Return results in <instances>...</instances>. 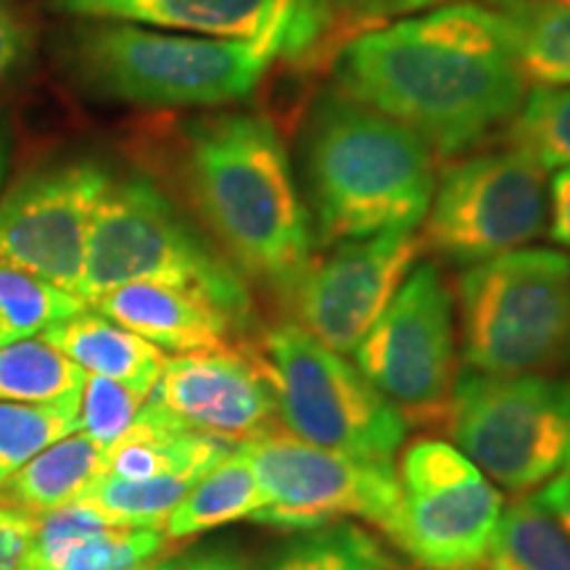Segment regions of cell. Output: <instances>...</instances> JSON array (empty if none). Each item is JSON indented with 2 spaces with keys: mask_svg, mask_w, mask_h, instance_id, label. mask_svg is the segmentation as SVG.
<instances>
[{
  "mask_svg": "<svg viewBox=\"0 0 570 570\" xmlns=\"http://www.w3.org/2000/svg\"><path fill=\"white\" fill-rule=\"evenodd\" d=\"M356 367L407 425H446L452 410L454 296L439 265L412 267L377 323L354 348Z\"/></svg>",
  "mask_w": 570,
  "mask_h": 570,
  "instance_id": "cell-11",
  "label": "cell"
},
{
  "mask_svg": "<svg viewBox=\"0 0 570 570\" xmlns=\"http://www.w3.org/2000/svg\"><path fill=\"white\" fill-rule=\"evenodd\" d=\"M298 180L315 244L415 230L436 188L431 146L381 111L325 85L298 130Z\"/></svg>",
  "mask_w": 570,
  "mask_h": 570,
  "instance_id": "cell-3",
  "label": "cell"
},
{
  "mask_svg": "<svg viewBox=\"0 0 570 570\" xmlns=\"http://www.w3.org/2000/svg\"><path fill=\"white\" fill-rule=\"evenodd\" d=\"M550 202H552L550 238L558 246L570 248V167L558 169V175L552 177Z\"/></svg>",
  "mask_w": 570,
  "mask_h": 570,
  "instance_id": "cell-34",
  "label": "cell"
},
{
  "mask_svg": "<svg viewBox=\"0 0 570 570\" xmlns=\"http://www.w3.org/2000/svg\"><path fill=\"white\" fill-rule=\"evenodd\" d=\"M331 71L336 88L420 135L441 159L487 142L525 98V80L475 3L360 35Z\"/></svg>",
  "mask_w": 570,
  "mask_h": 570,
  "instance_id": "cell-1",
  "label": "cell"
},
{
  "mask_svg": "<svg viewBox=\"0 0 570 570\" xmlns=\"http://www.w3.org/2000/svg\"><path fill=\"white\" fill-rule=\"evenodd\" d=\"M38 518L0 504V570H19L30 552Z\"/></svg>",
  "mask_w": 570,
  "mask_h": 570,
  "instance_id": "cell-33",
  "label": "cell"
},
{
  "mask_svg": "<svg viewBox=\"0 0 570 570\" xmlns=\"http://www.w3.org/2000/svg\"><path fill=\"white\" fill-rule=\"evenodd\" d=\"M259 483L265 508L252 520L285 531H315L341 518H360L394 533L402 487L394 462L356 460L306 444L281 425H267L238 444Z\"/></svg>",
  "mask_w": 570,
  "mask_h": 570,
  "instance_id": "cell-9",
  "label": "cell"
},
{
  "mask_svg": "<svg viewBox=\"0 0 570 570\" xmlns=\"http://www.w3.org/2000/svg\"><path fill=\"white\" fill-rule=\"evenodd\" d=\"M537 499L570 539V465L560 470L552 481H547V487L539 491Z\"/></svg>",
  "mask_w": 570,
  "mask_h": 570,
  "instance_id": "cell-35",
  "label": "cell"
},
{
  "mask_svg": "<svg viewBox=\"0 0 570 570\" xmlns=\"http://www.w3.org/2000/svg\"><path fill=\"white\" fill-rule=\"evenodd\" d=\"M146 570H185V562H164V566L146 568Z\"/></svg>",
  "mask_w": 570,
  "mask_h": 570,
  "instance_id": "cell-38",
  "label": "cell"
},
{
  "mask_svg": "<svg viewBox=\"0 0 570 570\" xmlns=\"http://www.w3.org/2000/svg\"><path fill=\"white\" fill-rule=\"evenodd\" d=\"M462 360L489 375H552L570 365V254L515 248L458 281Z\"/></svg>",
  "mask_w": 570,
  "mask_h": 570,
  "instance_id": "cell-6",
  "label": "cell"
},
{
  "mask_svg": "<svg viewBox=\"0 0 570 570\" xmlns=\"http://www.w3.org/2000/svg\"><path fill=\"white\" fill-rule=\"evenodd\" d=\"M53 348L75 362L88 375H101L125 383L127 389L151 396L167 354L138 333L85 306L82 312L40 333Z\"/></svg>",
  "mask_w": 570,
  "mask_h": 570,
  "instance_id": "cell-20",
  "label": "cell"
},
{
  "mask_svg": "<svg viewBox=\"0 0 570 570\" xmlns=\"http://www.w3.org/2000/svg\"><path fill=\"white\" fill-rule=\"evenodd\" d=\"M420 252L423 238L415 230H391L341 240L331 254L312 256L283 298L291 323L336 354L354 352L407 281Z\"/></svg>",
  "mask_w": 570,
  "mask_h": 570,
  "instance_id": "cell-14",
  "label": "cell"
},
{
  "mask_svg": "<svg viewBox=\"0 0 570 570\" xmlns=\"http://www.w3.org/2000/svg\"><path fill=\"white\" fill-rule=\"evenodd\" d=\"M85 375L42 336L0 346V402L38 407L80 404Z\"/></svg>",
  "mask_w": 570,
  "mask_h": 570,
  "instance_id": "cell-24",
  "label": "cell"
},
{
  "mask_svg": "<svg viewBox=\"0 0 570 570\" xmlns=\"http://www.w3.org/2000/svg\"><path fill=\"white\" fill-rule=\"evenodd\" d=\"M167 533L130 529L69 502L38 518L19 570H146L167 547Z\"/></svg>",
  "mask_w": 570,
  "mask_h": 570,
  "instance_id": "cell-17",
  "label": "cell"
},
{
  "mask_svg": "<svg viewBox=\"0 0 570 570\" xmlns=\"http://www.w3.org/2000/svg\"><path fill=\"white\" fill-rule=\"evenodd\" d=\"M269 570H391V560L367 531L336 520L306 533Z\"/></svg>",
  "mask_w": 570,
  "mask_h": 570,
  "instance_id": "cell-29",
  "label": "cell"
},
{
  "mask_svg": "<svg viewBox=\"0 0 570 570\" xmlns=\"http://www.w3.org/2000/svg\"><path fill=\"white\" fill-rule=\"evenodd\" d=\"M449 431L465 458L508 491H531L570 465V381L465 370Z\"/></svg>",
  "mask_w": 570,
  "mask_h": 570,
  "instance_id": "cell-8",
  "label": "cell"
},
{
  "mask_svg": "<svg viewBox=\"0 0 570 570\" xmlns=\"http://www.w3.org/2000/svg\"><path fill=\"white\" fill-rule=\"evenodd\" d=\"M481 570H570V539L537 497H523L504 510Z\"/></svg>",
  "mask_w": 570,
  "mask_h": 570,
  "instance_id": "cell-26",
  "label": "cell"
},
{
  "mask_svg": "<svg viewBox=\"0 0 570 570\" xmlns=\"http://www.w3.org/2000/svg\"><path fill=\"white\" fill-rule=\"evenodd\" d=\"M101 468L104 446L82 433H71L42 449L11 479L0 483V504L40 518L75 502L85 487L101 473Z\"/></svg>",
  "mask_w": 570,
  "mask_h": 570,
  "instance_id": "cell-22",
  "label": "cell"
},
{
  "mask_svg": "<svg viewBox=\"0 0 570 570\" xmlns=\"http://www.w3.org/2000/svg\"><path fill=\"white\" fill-rule=\"evenodd\" d=\"M277 42L281 30L262 40H214L85 21L67 35L63 61L98 98L148 109H209L252 96L273 69Z\"/></svg>",
  "mask_w": 570,
  "mask_h": 570,
  "instance_id": "cell-4",
  "label": "cell"
},
{
  "mask_svg": "<svg viewBox=\"0 0 570 570\" xmlns=\"http://www.w3.org/2000/svg\"><path fill=\"white\" fill-rule=\"evenodd\" d=\"M90 306L161 352L167 348L177 354L230 346V336L240 327L209 298L154 283L122 285Z\"/></svg>",
  "mask_w": 570,
  "mask_h": 570,
  "instance_id": "cell-18",
  "label": "cell"
},
{
  "mask_svg": "<svg viewBox=\"0 0 570 570\" xmlns=\"http://www.w3.org/2000/svg\"><path fill=\"white\" fill-rule=\"evenodd\" d=\"M504 138L544 173L570 167V85L533 88L504 127Z\"/></svg>",
  "mask_w": 570,
  "mask_h": 570,
  "instance_id": "cell-27",
  "label": "cell"
},
{
  "mask_svg": "<svg viewBox=\"0 0 570 570\" xmlns=\"http://www.w3.org/2000/svg\"><path fill=\"white\" fill-rule=\"evenodd\" d=\"M11 154H13V135H11V125H9V119L0 117V185H3V180H6V173H9Z\"/></svg>",
  "mask_w": 570,
  "mask_h": 570,
  "instance_id": "cell-37",
  "label": "cell"
},
{
  "mask_svg": "<svg viewBox=\"0 0 570 570\" xmlns=\"http://www.w3.org/2000/svg\"><path fill=\"white\" fill-rule=\"evenodd\" d=\"M259 360L285 431L348 458L394 462L407 423L344 354L281 323L262 336Z\"/></svg>",
  "mask_w": 570,
  "mask_h": 570,
  "instance_id": "cell-7",
  "label": "cell"
},
{
  "mask_svg": "<svg viewBox=\"0 0 570 570\" xmlns=\"http://www.w3.org/2000/svg\"><path fill=\"white\" fill-rule=\"evenodd\" d=\"M423 223V246L454 265L525 248L547 223V173L510 146L462 156L439 173Z\"/></svg>",
  "mask_w": 570,
  "mask_h": 570,
  "instance_id": "cell-10",
  "label": "cell"
},
{
  "mask_svg": "<svg viewBox=\"0 0 570 570\" xmlns=\"http://www.w3.org/2000/svg\"><path fill=\"white\" fill-rule=\"evenodd\" d=\"M433 3L436 0H291L275 63L296 75L333 69L354 38Z\"/></svg>",
  "mask_w": 570,
  "mask_h": 570,
  "instance_id": "cell-19",
  "label": "cell"
},
{
  "mask_svg": "<svg viewBox=\"0 0 570 570\" xmlns=\"http://www.w3.org/2000/svg\"><path fill=\"white\" fill-rule=\"evenodd\" d=\"M32 51V27L19 0H0V88L19 75Z\"/></svg>",
  "mask_w": 570,
  "mask_h": 570,
  "instance_id": "cell-32",
  "label": "cell"
},
{
  "mask_svg": "<svg viewBox=\"0 0 570 570\" xmlns=\"http://www.w3.org/2000/svg\"><path fill=\"white\" fill-rule=\"evenodd\" d=\"M291 0H48L61 17L125 21L214 40H262L281 30Z\"/></svg>",
  "mask_w": 570,
  "mask_h": 570,
  "instance_id": "cell-16",
  "label": "cell"
},
{
  "mask_svg": "<svg viewBox=\"0 0 570 570\" xmlns=\"http://www.w3.org/2000/svg\"><path fill=\"white\" fill-rule=\"evenodd\" d=\"M262 508H265V497L256 483L252 462H248L244 449L235 446L217 468H212L185 494L164 525V533L169 541L190 539L196 533L233 523V520L252 518Z\"/></svg>",
  "mask_w": 570,
  "mask_h": 570,
  "instance_id": "cell-23",
  "label": "cell"
},
{
  "mask_svg": "<svg viewBox=\"0 0 570 570\" xmlns=\"http://www.w3.org/2000/svg\"><path fill=\"white\" fill-rule=\"evenodd\" d=\"M148 402L185 431L233 444L273 425L277 412L259 352L235 346L167 356Z\"/></svg>",
  "mask_w": 570,
  "mask_h": 570,
  "instance_id": "cell-15",
  "label": "cell"
},
{
  "mask_svg": "<svg viewBox=\"0 0 570 570\" xmlns=\"http://www.w3.org/2000/svg\"><path fill=\"white\" fill-rule=\"evenodd\" d=\"M177 173L225 259L283 302L309 265L315 233L273 119L259 111L190 119L177 140Z\"/></svg>",
  "mask_w": 570,
  "mask_h": 570,
  "instance_id": "cell-2",
  "label": "cell"
},
{
  "mask_svg": "<svg viewBox=\"0 0 570 570\" xmlns=\"http://www.w3.org/2000/svg\"><path fill=\"white\" fill-rule=\"evenodd\" d=\"M525 82L570 85V6L550 0H481L475 3Z\"/></svg>",
  "mask_w": 570,
  "mask_h": 570,
  "instance_id": "cell-21",
  "label": "cell"
},
{
  "mask_svg": "<svg viewBox=\"0 0 570 570\" xmlns=\"http://www.w3.org/2000/svg\"><path fill=\"white\" fill-rule=\"evenodd\" d=\"M444 3H449V0H436L433 6H444ZM550 3H568L570 6V0H550Z\"/></svg>",
  "mask_w": 570,
  "mask_h": 570,
  "instance_id": "cell-39",
  "label": "cell"
},
{
  "mask_svg": "<svg viewBox=\"0 0 570 570\" xmlns=\"http://www.w3.org/2000/svg\"><path fill=\"white\" fill-rule=\"evenodd\" d=\"M80 404L38 407V404L0 402V483L11 479L35 454L77 433Z\"/></svg>",
  "mask_w": 570,
  "mask_h": 570,
  "instance_id": "cell-30",
  "label": "cell"
},
{
  "mask_svg": "<svg viewBox=\"0 0 570 570\" xmlns=\"http://www.w3.org/2000/svg\"><path fill=\"white\" fill-rule=\"evenodd\" d=\"M185 570H244V566L230 554H206L185 562Z\"/></svg>",
  "mask_w": 570,
  "mask_h": 570,
  "instance_id": "cell-36",
  "label": "cell"
},
{
  "mask_svg": "<svg viewBox=\"0 0 570 570\" xmlns=\"http://www.w3.org/2000/svg\"><path fill=\"white\" fill-rule=\"evenodd\" d=\"M148 399L125 383L101 375H85L80 396V425L77 433L96 441L98 446H111L135 423Z\"/></svg>",
  "mask_w": 570,
  "mask_h": 570,
  "instance_id": "cell-31",
  "label": "cell"
},
{
  "mask_svg": "<svg viewBox=\"0 0 570 570\" xmlns=\"http://www.w3.org/2000/svg\"><path fill=\"white\" fill-rule=\"evenodd\" d=\"M111 173L92 159L38 167L0 198V262L80 294L90 227Z\"/></svg>",
  "mask_w": 570,
  "mask_h": 570,
  "instance_id": "cell-13",
  "label": "cell"
},
{
  "mask_svg": "<svg viewBox=\"0 0 570 570\" xmlns=\"http://www.w3.org/2000/svg\"><path fill=\"white\" fill-rule=\"evenodd\" d=\"M402 510L391 539L425 570H481L504 515L502 494L458 446L417 439L399 462Z\"/></svg>",
  "mask_w": 570,
  "mask_h": 570,
  "instance_id": "cell-12",
  "label": "cell"
},
{
  "mask_svg": "<svg viewBox=\"0 0 570 570\" xmlns=\"http://www.w3.org/2000/svg\"><path fill=\"white\" fill-rule=\"evenodd\" d=\"M82 309L77 296L0 262V346L40 336L46 327Z\"/></svg>",
  "mask_w": 570,
  "mask_h": 570,
  "instance_id": "cell-28",
  "label": "cell"
},
{
  "mask_svg": "<svg viewBox=\"0 0 570 570\" xmlns=\"http://www.w3.org/2000/svg\"><path fill=\"white\" fill-rule=\"evenodd\" d=\"M130 283L188 291L209 298L240 327L252 323V294L238 269L217 254L173 198L146 175L111 177L92 217L77 298L90 306Z\"/></svg>",
  "mask_w": 570,
  "mask_h": 570,
  "instance_id": "cell-5",
  "label": "cell"
},
{
  "mask_svg": "<svg viewBox=\"0 0 570 570\" xmlns=\"http://www.w3.org/2000/svg\"><path fill=\"white\" fill-rule=\"evenodd\" d=\"M198 481L202 479L190 473H167L146 481L96 475L75 502L96 510L117 525L164 531L169 515Z\"/></svg>",
  "mask_w": 570,
  "mask_h": 570,
  "instance_id": "cell-25",
  "label": "cell"
}]
</instances>
